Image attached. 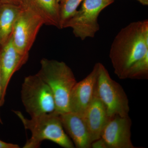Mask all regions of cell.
Instances as JSON below:
<instances>
[{
	"mask_svg": "<svg viewBox=\"0 0 148 148\" xmlns=\"http://www.w3.org/2000/svg\"><path fill=\"white\" fill-rule=\"evenodd\" d=\"M148 53L132 65L130 70L127 78L147 79Z\"/></svg>",
	"mask_w": 148,
	"mask_h": 148,
	"instance_id": "cell-16",
	"label": "cell"
},
{
	"mask_svg": "<svg viewBox=\"0 0 148 148\" xmlns=\"http://www.w3.org/2000/svg\"><path fill=\"white\" fill-rule=\"evenodd\" d=\"M21 97L26 112L31 117L55 110V100L52 91L37 74L24 78Z\"/></svg>",
	"mask_w": 148,
	"mask_h": 148,
	"instance_id": "cell-4",
	"label": "cell"
},
{
	"mask_svg": "<svg viewBox=\"0 0 148 148\" xmlns=\"http://www.w3.org/2000/svg\"><path fill=\"white\" fill-rule=\"evenodd\" d=\"M95 95L105 105L109 117L128 116L129 102L126 93L119 84L111 78L108 70L100 63Z\"/></svg>",
	"mask_w": 148,
	"mask_h": 148,
	"instance_id": "cell-5",
	"label": "cell"
},
{
	"mask_svg": "<svg viewBox=\"0 0 148 148\" xmlns=\"http://www.w3.org/2000/svg\"><path fill=\"white\" fill-rule=\"evenodd\" d=\"M0 4H1V3H0Z\"/></svg>",
	"mask_w": 148,
	"mask_h": 148,
	"instance_id": "cell-24",
	"label": "cell"
},
{
	"mask_svg": "<svg viewBox=\"0 0 148 148\" xmlns=\"http://www.w3.org/2000/svg\"><path fill=\"white\" fill-rule=\"evenodd\" d=\"M27 0H0L1 4H11L15 5L22 6L25 4Z\"/></svg>",
	"mask_w": 148,
	"mask_h": 148,
	"instance_id": "cell-17",
	"label": "cell"
},
{
	"mask_svg": "<svg viewBox=\"0 0 148 148\" xmlns=\"http://www.w3.org/2000/svg\"><path fill=\"white\" fill-rule=\"evenodd\" d=\"M114 0H83L81 7L64 25L73 29L75 36L83 40L93 38L100 29L98 17L101 11Z\"/></svg>",
	"mask_w": 148,
	"mask_h": 148,
	"instance_id": "cell-6",
	"label": "cell"
},
{
	"mask_svg": "<svg viewBox=\"0 0 148 148\" xmlns=\"http://www.w3.org/2000/svg\"><path fill=\"white\" fill-rule=\"evenodd\" d=\"M14 112L21 120L25 129L32 134L23 148H39L44 140H49L62 147H75L64 130L60 114L55 110L32 117L30 119L25 117L20 111H14Z\"/></svg>",
	"mask_w": 148,
	"mask_h": 148,
	"instance_id": "cell-2",
	"label": "cell"
},
{
	"mask_svg": "<svg viewBox=\"0 0 148 148\" xmlns=\"http://www.w3.org/2000/svg\"><path fill=\"white\" fill-rule=\"evenodd\" d=\"M1 48H0V51H1Z\"/></svg>",
	"mask_w": 148,
	"mask_h": 148,
	"instance_id": "cell-23",
	"label": "cell"
},
{
	"mask_svg": "<svg viewBox=\"0 0 148 148\" xmlns=\"http://www.w3.org/2000/svg\"><path fill=\"white\" fill-rule=\"evenodd\" d=\"M2 101V89L1 78V71H0V108L3 105ZM0 123H3L0 114Z\"/></svg>",
	"mask_w": 148,
	"mask_h": 148,
	"instance_id": "cell-20",
	"label": "cell"
},
{
	"mask_svg": "<svg viewBox=\"0 0 148 148\" xmlns=\"http://www.w3.org/2000/svg\"><path fill=\"white\" fill-rule=\"evenodd\" d=\"M143 5H148V0H137Z\"/></svg>",
	"mask_w": 148,
	"mask_h": 148,
	"instance_id": "cell-21",
	"label": "cell"
},
{
	"mask_svg": "<svg viewBox=\"0 0 148 148\" xmlns=\"http://www.w3.org/2000/svg\"><path fill=\"white\" fill-rule=\"evenodd\" d=\"M91 148H107L105 142L101 138L93 141L91 144Z\"/></svg>",
	"mask_w": 148,
	"mask_h": 148,
	"instance_id": "cell-18",
	"label": "cell"
},
{
	"mask_svg": "<svg viewBox=\"0 0 148 148\" xmlns=\"http://www.w3.org/2000/svg\"><path fill=\"white\" fill-rule=\"evenodd\" d=\"M21 10L14 24L11 38L18 52L29 55L40 29L44 24L41 17L26 5Z\"/></svg>",
	"mask_w": 148,
	"mask_h": 148,
	"instance_id": "cell-7",
	"label": "cell"
},
{
	"mask_svg": "<svg viewBox=\"0 0 148 148\" xmlns=\"http://www.w3.org/2000/svg\"><path fill=\"white\" fill-rule=\"evenodd\" d=\"M21 8V6L15 5L0 4V48L5 45L11 38Z\"/></svg>",
	"mask_w": 148,
	"mask_h": 148,
	"instance_id": "cell-13",
	"label": "cell"
},
{
	"mask_svg": "<svg viewBox=\"0 0 148 148\" xmlns=\"http://www.w3.org/2000/svg\"><path fill=\"white\" fill-rule=\"evenodd\" d=\"M83 0H60L59 2V29L77 12V9Z\"/></svg>",
	"mask_w": 148,
	"mask_h": 148,
	"instance_id": "cell-15",
	"label": "cell"
},
{
	"mask_svg": "<svg viewBox=\"0 0 148 148\" xmlns=\"http://www.w3.org/2000/svg\"><path fill=\"white\" fill-rule=\"evenodd\" d=\"M148 53V21L132 22L115 37L110 58L115 74L120 79L127 78L130 68Z\"/></svg>",
	"mask_w": 148,
	"mask_h": 148,
	"instance_id": "cell-1",
	"label": "cell"
},
{
	"mask_svg": "<svg viewBox=\"0 0 148 148\" xmlns=\"http://www.w3.org/2000/svg\"><path fill=\"white\" fill-rule=\"evenodd\" d=\"M98 70V63L84 79L75 85L69 98V112L84 116L95 95Z\"/></svg>",
	"mask_w": 148,
	"mask_h": 148,
	"instance_id": "cell-8",
	"label": "cell"
},
{
	"mask_svg": "<svg viewBox=\"0 0 148 148\" xmlns=\"http://www.w3.org/2000/svg\"><path fill=\"white\" fill-rule=\"evenodd\" d=\"M131 125L128 116L116 115L110 118L101 135L107 148H136L131 142Z\"/></svg>",
	"mask_w": 148,
	"mask_h": 148,
	"instance_id": "cell-9",
	"label": "cell"
},
{
	"mask_svg": "<svg viewBox=\"0 0 148 148\" xmlns=\"http://www.w3.org/2000/svg\"><path fill=\"white\" fill-rule=\"evenodd\" d=\"M83 118L92 143L101 138L102 131L110 117L105 105L96 95L86 111Z\"/></svg>",
	"mask_w": 148,
	"mask_h": 148,
	"instance_id": "cell-12",
	"label": "cell"
},
{
	"mask_svg": "<svg viewBox=\"0 0 148 148\" xmlns=\"http://www.w3.org/2000/svg\"><path fill=\"white\" fill-rule=\"evenodd\" d=\"M37 74L50 88L56 104L55 111L59 114L69 112L71 91L77 82L73 73L68 65L55 60L43 58Z\"/></svg>",
	"mask_w": 148,
	"mask_h": 148,
	"instance_id": "cell-3",
	"label": "cell"
},
{
	"mask_svg": "<svg viewBox=\"0 0 148 148\" xmlns=\"http://www.w3.org/2000/svg\"><path fill=\"white\" fill-rule=\"evenodd\" d=\"M19 146L16 144L7 143L0 140V148H19Z\"/></svg>",
	"mask_w": 148,
	"mask_h": 148,
	"instance_id": "cell-19",
	"label": "cell"
},
{
	"mask_svg": "<svg viewBox=\"0 0 148 148\" xmlns=\"http://www.w3.org/2000/svg\"><path fill=\"white\" fill-rule=\"evenodd\" d=\"M29 55H21L14 45L11 38L0 51V71L1 78L2 101L5 98L8 86L12 77L24 65Z\"/></svg>",
	"mask_w": 148,
	"mask_h": 148,
	"instance_id": "cell-10",
	"label": "cell"
},
{
	"mask_svg": "<svg viewBox=\"0 0 148 148\" xmlns=\"http://www.w3.org/2000/svg\"><path fill=\"white\" fill-rule=\"evenodd\" d=\"M58 1L59 2V1H60V0H58Z\"/></svg>",
	"mask_w": 148,
	"mask_h": 148,
	"instance_id": "cell-22",
	"label": "cell"
},
{
	"mask_svg": "<svg viewBox=\"0 0 148 148\" xmlns=\"http://www.w3.org/2000/svg\"><path fill=\"white\" fill-rule=\"evenodd\" d=\"M24 5L29 7L38 14L43 20L44 24L59 29L58 0H27Z\"/></svg>",
	"mask_w": 148,
	"mask_h": 148,
	"instance_id": "cell-14",
	"label": "cell"
},
{
	"mask_svg": "<svg viewBox=\"0 0 148 148\" xmlns=\"http://www.w3.org/2000/svg\"><path fill=\"white\" fill-rule=\"evenodd\" d=\"M64 130L77 148H91L90 134L83 116L72 112L60 114Z\"/></svg>",
	"mask_w": 148,
	"mask_h": 148,
	"instance_id": "cell-11",
	"label": "cell"
}]
</instances>
